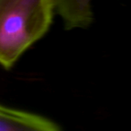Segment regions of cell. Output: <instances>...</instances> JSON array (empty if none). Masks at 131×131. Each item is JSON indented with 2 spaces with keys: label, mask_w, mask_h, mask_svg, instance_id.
Instances as JSON below:
<instances>
[{
  "label": "cell",
  "mask_w": 131,
  "mask_h": 131,
  "mask_svg": "<svg viewBox=\"0 0 131 131\" xmlns=\"http://www.w3.org/2000/svg\"><path fill=\"white\" fill-rule=\"evenodd\" d=\"M54 0H0V66L9 70L49 31Z\"/></svg>",
  "instance_id": "1"
},
{
  "label": "cell",
  "mask_w": 131,
  "mask_h": 131,
  "mask_svg": "<svg viewBox=\"0 0 131 131\" xmlns=\"http://www.w3.org/2000/svg\"><path fill=\"white\" fill-rule=\"evenodd\" d=\"M57 122L41 115L0 104V131H59Z\"/></svg>",
  "instance_id": "2"
},
{
  "label": "cell",
  "mask_w": 131,
  "mask_h": 131,
  "mask_svg": "<svg viewBox=\"0 0 131 131\" xmlns=\"http://www.w3.org/2000/svg\"><path fill=\"white\" fill-rule=\"evenodd\" d=\"M56 13L62 18L64 27L86 29L93 21L92 0H54Z\"/></svg>",
  "instance_id": "3"
}]
</instances>
